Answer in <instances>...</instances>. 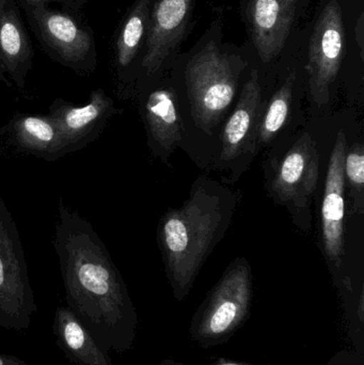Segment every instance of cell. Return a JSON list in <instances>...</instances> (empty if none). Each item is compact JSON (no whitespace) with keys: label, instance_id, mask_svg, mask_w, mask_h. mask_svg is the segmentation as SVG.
<instances>
[{"label":"cell","instance_id":"30bf717a","mask_svg":"<svg viewBox=\"0 0 364 365\" xmlns=\"http://www.w3.org/2000/svg\"><path fill=\"white\" fill-rule=\"evenodd\" d=\"M318 177L320 155L316 140L309 133H303L282 160L273 189L282 201L306 208L318 186Z\"/></svg>","mask_w":364,"mask_h":365},{"label":"cell","instance_id":"9a60e30c","mask_svg":"<svg viewBox=\"0 0 364 365\" xmlns=\"http://www.w3.org/2000/svg\"><path fill=\"white\" fill-rule=\"evenodd\" d=\"M6 130L9 140L19 152L47 162L63 158L57 128L48 115L16 113Z\"/></svg>","mask_w":364,"mask_h":365},{"label":"cell","instance_id":"603a6c76","mask_svg":"<svg viewBox=\"0 0 364 365\" xmlns=\"http://www.w3.org/2000/svg\"><path fill=\"white\" fill-rule=\"evenodd\" d=\"M158 365H187L185 364H182V362L175 361V360L172 359H165L162 360ZM209 365H256L251 364H244V362H237V361H230V360H224L222 359L220 361L215 362V364H212Z\"/></svg>","mask_w":364,"mask_h":365},{"label":"cell","instance_id":"44dd1931","mask_svg":"<svg viewBox=\"0 0 364 365\" xmlns=\"http://www.w3.org/2000/svg\"><path fill=\"white\" fill-rule=\"evenodd\" d=\"M15 1L19 4V8L24 9V10L36 8V6H43V4L51 6V4H57L61 11L77 15V16H83V14L77 11L73 0H15Z\"/></svg>","mask_w":364,"mask_h":365},{"label":"cell","instance_id":"52a82bcc","mask_svg":"<svg viewBox=\"0 0 364 365\" xmlns=\"http://www.w3.org/2000/svg\"><path fill=\"white\" fill-rule=\"evenodd\" d=\"M344 48L342 9L333 0L325 6L310 38L307 71L312 98L318 107L325 106L331 100V87L341 68Z\"/></svg>","mask_w":364,"mask_h":365},{"label":"cell","instance_id":"ac0fdd59","mask_svg":"<svg viewBox=\"0 0 364 365\" xmlns=\"http://www.w3.org/2000/svg\"><path fill=\"white\" fill-rule=\"evenodd\" d=\"M151 0H137L126 15L115 40V62L120 70L130 68L147 34Z\"/></svg>","mask_w":364,"mask_h":365},{"label":"cell","instance_id":"277c9868","mask_svg":"<svg viewBox=\"0 0 364 365\" xmlns=\"http://www.w3.org/2000/svg\"><path fill=\"white\" fill-rule=\"evenodd\" d=\"M25 12L30 28L51 60L79 75L92 74L95 71V36L83 16L46 4L27 9Z\"/></svg>","mask_w":364,"mask_h":365},{"label":"cell","instance_id":"5b68a950","mask_svg":"<svg viewBox=\"0 0 364 365\" xmlns=\"http://www.w3.org/2000/svg\"><path fill=\"white\" fill-rule=\"evenodd\" d=\"M239 71L214 42L207 43L186 68L192 115L197 125L209 134L233 102Z\"/></svg>","mask_w":364,"mask_h":365},{"label":"cell","instance_id":"7a4b0ae2","mask_svg":"<svg viewBox=\"0 0 364 365\" xmlns=\"http://www.w3.org/2000/svg\"><path fill=\"white\" fill-rule=\"evenodd\" d=\"M224 218L222 200L203 187L160 223V246L175 299L189 294Z\"/></svg>","mask_w":364,"mask_h":365},{"label":"cell","instance_id":"5bb4252c","mask_svg":"<svg viewBox=\"0 0 364 365\" xmlns=\"http://www.w3.org/2000/svg\"><path fill=\"white\" fill-rule=\"evenodd\" d=\"M56 342L66 359L76 365H113L108 351L68 307H58L53 324Z\"/></svg>","mask_w":364,"mask_h":365},{"label":"cell","instance_id":"7402d4cb","mask_svg":"<svg viewBox=\"0 0 364 365\" xmlns=\"http://www.w3.org/2000/svg\"><path fill=\"white\" fill-rule=\"evenodd\" d=\"M327 365H364V355L354 349H341L331 358Z\"/></svg>","mask_w":364,"mask_h":365},{"label":"cell","instance_id":"d6986e66","mask_svg":"<svg viewBox=\"0 0 364 365\" xmlns=\"http://www.w3.org/2000/svg\"><path fill=\"white\" fill-rule=\"evenodd\" d=\"M295 81L296 73L292 71L282 87L271 98L259 126L258 141L260 145L271 143L288 121Z\"/></svg>","mask_w":364,"mask_h":365},{"label":"cell","instance_id":"8fae6325","mask_svg":"<svg viewBox=\"0 0 364 365\" xmlns=\"http://www.w3.org/2000/svg\"><path fill=\"white\" fill-rule=\"evenodd\" d=\"M192 0H155L147 30L141 66L149 76L162 68L179 45L190 17Z\"/></svg>","mask_w":364,"mask_h":365},{"label":"cell","instance_id":"2e32d148","mask_svg":"<svg viewBox=\"0 0 364 365\" xmlns=\"http://www.w3.org/2000/svg\"><path fill=\"white\" fill-rule=\"evenodd\" d=\"M262 102V90L259 75L252 71L244 87L236 108L224 126L222 134V158L231 160L244 151L246 143L256 125Z\"/></svg>","mask_w":364,"mask_h":365},{"label":"cell","instance_id":"d4e9b609","mask_svg":"<svg viewBox=\"0 0 364 365\" xmlns=\"http://www.w3.org/2000/svg\"><path fill=\"white\" fill-rule=\"evenodd\" d=\"M90 0H73L74 2L75 6H76L77 11H78L80 14L83 15V9H85V4L89 2Z\"/></svg>","mask_w":364,"mask_h":365},{"label":"cell","instance_id":"ba28073f","mask_svg":"<svg viewBox=\"0 0 364 365\" xmlns=\"http://www.w3.org/2000/svg\"><path fill=\"white\" fill-rule=\"evenodd\" d=\"M113 111V101L103 89L91 91L89 102L83 106L56 98L47 115L57 128L62 155L79 151L95 140Z\"/></svg>","mask_w":364,"mask_h":365},{"label":"cell","instance_id":"ffe728a7","mask_svg":"<svg viewBox=\"0 0 364 365\" xmlns=\"http://www.w3.org/2000/svg\"><path fill=\"white\" fill-rule=\"evenodd\" d=\"M344 177L350 182L354 195L355 210L363 212L364 186V149L363 145H355L346 152L344 160Z\"/></svg>","mask_w":364,"mask_h":365},{"label":"cell","instance_id":"6da1fadb","mask_svg":"<svg viewBox=\"0 0 364 365\" xmlns=\"http://www.w3.org/2000/svg\"><path fill=\"white\" fill-rule=\"evenodd\" d=\"M58 212L53 247L68 308L105 351H130L139 321L121 274L85 219L61 200Z\"/></svg>","mask_w":364,"mask_h":365},{"label":"cell","instance_id":"8992f818","mask_svg":"<svg viewBox=\"0 0 364 365\" xmlns=\"http://www.w3.org/2000/svg\"><path fill=\"white\" fill-rule=\"evenodd\" d=\"M36 312L19 229L0 195V327L25 331Z\"/></svg>","mask_w":364,"mask_h":365},{"label":"cell","instance_id":"3957f363","mask_svg":"<svg viewBox=\"0 0 364 365\" xmlns=\"http://www.w3.org/2000/svg\"><path fill=\"white\" fill-rule=\"evenodd\" d=\"M254 285L247 262H234L209 291L190 322V340L209 349L229 342L247 323Z\"/></svg>","mask_w":364,"mask_h":365},{"label":"cell","instance_id":"4316f807","mask_svg":"<svg viewBox=\"0 0 364 365\" xmlns=\"http://www.w3.org/2000/svg\"><path fill=\"white\" fill-rule=\"evenodd\" d=\"M14 1L15 0H0V14L4 12L6 6H10V4Z\"/></svg>","mask_w":364,"mask_h":365},{"label":"cell","instance_id":"7c38bea8","mask_svg":"<svg viewBox=\"0 0 364 365\" xmlns=\"http://www.w3.org/2000/svg\"><path fill=\"white\" fill-rule=\"evenodd\" d=\"M296 0H250L248 19L252 40L263 62L284 49L294 21Z\"/></svg>","mask_w":364,"mask_h":365},{"label":"cell","instance_id":"e0dca14e","mask_svg":"<svg viewBox=\"0 0 364 365\" xmlns=\"http://www.w3.org/2000/svg\"><path fill=\"white\" fill-rule=\"evenodd\" d=\"M145 117L152 137L162 149L168 151L181 140V118L170 90H156L147 96Z\"/></svg>","mask_w":364,"mask_h":365},{"label":"cell","instance_id":"9c48e42d","mask_svg":"<svg viewBox=\"0 0 364 365\" xmlns=\"http://www.w3.org/2000/svg\"><path fill=\"white\" fill-rule=\"evenodd\" d=\"M348 141L340 130L329 160L322 206L323 242L329 261L340 269L344 255V160Z\"/></svg>","mask_w":364,"mask_h":365},{"label":"cell","instance_id":"484cf974","mask_svg":"<svg viewBox=\"0 0 364 365\" xmlns=\"http://www.w3.org/2000/svg\"><path fill=\"white\" fill-rule=\"evenodd\" d=\"M0 81H2V83H4V85L8 86V87H11V83L9 81L8 77H6L1 61H0Z\"/></svg>","mask_w":364,"mask_h":365},{"label":"cell","instance_id":"4fadbf2b","mask_svg":"<svg viewBox=\"0 0 364 365\" xmlns=\"http://www.w3.org/2000/svg\"><path fill=\"white\" fill-rule=\"evenodd\" d=\"M16 1L0 14V61L19 89H24L32 68L34 51Z\"/></svg>","mask_w":364,"mask_h":365},{"label":"cell","instance_id":"cb8c5ba5","mask_svg":"<svg viewBox=\"0 0 364 365\" xmlns=\"http://www.w3.org/2000/svg\"><path fill=\"white\" fill-rule=\"evenodd\" d=\"M0 365H30L15 356L0 354Z\"/></svg>","mask_w":364,"mask_h":365}]
</instances>
